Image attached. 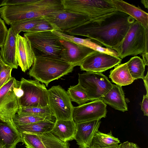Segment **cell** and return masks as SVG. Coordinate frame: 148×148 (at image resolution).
Masks as SVG:
<instances>
[{
    "label": "cell",
    "mask_w": 148,
    "mask_h": 148,
    "mask_svg": "<svg viewBox=\"0 0 148 148\" xmlns=\"http://www.w3.org/2000/svg\"><path fill=\"white\" fill-rule=\"evenodd\" d=\"M136 20L116 11L110 14L90 21L64 33L88 37L112 49L118 45Z\"/></svg>",
    "instance_id": "6da1fadb"
},
{
    "label": "cell",
    "mask_w": 148,
    "mask_h": 148,
    "mask_svg": "<svg viewBox=\"0 0 148 148\" xmlns=\"http://www.w3.org/2000/svg\"><path fill=\"white\" fill-rule=\"evenodd\" d=\"M64 10L61 0H6L0 16L10 25Z\"/></svg>",
    "instance_id": "7a4b0ae2"
},
{
    "label": "cell",
    "mask_w": 148,
    "mask_h": 148,
    "mask_svg": "<svg viewBox=\"0 0 148 148\" xmlns=\"http://www.w3.org/2000/svg\"><path fill=\"white\" fill-rule=\"evenodd\" d=\"M17 113L20 115H30L46 119L55 117L49 105L44 107H19Z\"/></svg>",
    "instance_id": "83f0119b"
},
{
    "label": "cell",
    "mask_w": 148,
    "mask_h": 148,
    "mask_svg": "<svg viewBox=\"0 0 148 148\" xmlns=\"http://www.w3.org/2000/svg\"><path fill=\"white\" fill-rule=\"evenodd\" d=\"M17 35L10 28L8 29L5 43L0 50V56L2 61L12 69H17L18 66L16 56Z\"/></svg>",
    "instance_id": "ac0fdd59"
},
{
    "label": "cell",
    "mask_w": 148,
    "mask_h": 148,
    "mask_svg": "<svg viewBox=\"0 0 148 148\" xmlns=\"http://www.w3.org/2000/svg\"><path fill=\"white\" fill-rule=\"evenodd\" d=\"M15 79L12 77L0 88V121L18 131L13 121V118L19 108L18 100L13 90Z\"/></svg>",
    "instance_id": "30bf717a"
},
{
    "label": "cell",
    "mask_w": 148,
    "mask_h": 148,
    "mask_svg": "<svg viewBox=\"0 0 148 148\" xmlns=\"http://www.w3.org/2000/svg\"><path fill=\"white\" fill-rule=\"evenodd\" d=\"M56 120L55 118L45 120L33 123L16 126L20 133L27 132L34 134H42L51 132L54 126Z\"/></svg>",
    "instance_id": "d4e9b609"
},
{
    "label": "cell",
    "mask_w": 148,
    "mask_h": 148,
    "mask_svg": "<svg viewBox=\"0 0 148 148\" xmlns=\"http://www.w3.org/2000/svg\"><path fill=\"white\" fill-rule=\"evenodd\" d=\"M5 0H0V7L3 6Z\"/></svg>",
    "instance_id": "b9f144b4"
},
{
    "label": "cell",
    "mask_w": 148,
    "mask_h": 148,
    "mask_svg": "<svg viewBox=\"0 0 148 148\" xmlns=\"http://www.w3.org/2000/svg\"><path fill=\"white\" fill-rule=\"evenodd\" d=\"M144 82V85L146 91V94L148 95V72L143 79Z\"/></svg>",
    "instance_id": "d590c367"
},
{
    "label": "cell",
    "mask_w": 148,
    "mask_h": 148,
    "mask_svg": "<svg viewBox=\"0 0 148 148\" xmlns=\"http://www.w3.org/2000/svg\"><path fill=\"white\" fill-rule=\"evenodd\" d=\"M2 62V60L0 56V71L1 68V63Z\"/></svg>",
    "instance_id": "7bdbcfd3"
},
{
    "label": "cell",
    "mask_w": 148,
    "mask_h": 148,
    "mask_svg": "<svg viewBox=\"0 0 148 148\" xmlns=\"http://www.w3.org/2000/svg\"><path fill=\"white\" fill-rule=\"evenodd\" d=\"M65 10L86 15L91 20L110 14L116 10L111 0H61Z\"/></svg>",
    "instance_id": "5b68a950"
},
{
    "label": "cell",
    "mask_w": 148,
    "mask_h": 148,
    "mask_svg": "<svg viewBox=\"0 0 148 148\" xmlns=\"http://www.w3.org/2000/svg\"><path fill=\"white\" fill-rule=\"evenodd\" d=\"M120 143L119 139L113 136L111 131L106 134L98 130L93 137L91 147L103 148L116 145Z\"/></svg>",
    "instance_id": "484cf974"
},
{
    "label": "cell",
    "mask_w": 148,
    "mask_h": 148,
    "mask_svg": "<svg viewBox=\"0 0 148 148\" xmlns=\"http://www.w3.org/2000/svg\"><path fill=\"white\" fill-rule=\"evenodd\" d=\"M52 32L62 39L71 42L75 44L84 46L90 48L94 51L105 53L116 57H118L117 52L114 50L101 47L97 43L93 42L89 38H82L66 34L57 31Z\"/></svg>",
    "instance_id": "7402d4cb"
},
{
    "label": "cell",
    "mask_w": 148,
    "mask_h": 148,
    "mask_svg": "<svg viewBox=\"0 0 148 148\" xmlns=\"http://www.w3.org/2000/svg\"><path fill=\"white\" fill-rule=\"evenodd\" d=\"M148 28L135 20L130 26L124 38L112 49L121 59L130 56L148 53Z\"/></svg>",
    "instance_id": "277c9868"
},
{
    "label": "cell",
    "mask_w": 148,
    "mask_h": 148,
    "mask_svg": "<svg viewBox=\"0 0 148 148\" xmlns=\"http://www.w3.org/2000/svg\"><path fill=\"white\" fill-rule=\"evenodd\" d=\"M129 142L128 141L121 143V148H129Z\"/></svg>",
    "instance_id": "f35d334b"
},
{
    "label": "cell",
    "mask_w": 148,
    "mask_h": 148,
    "mask_svg": "<svg viewBox=\"0 0 148 148\" xmlns=\"http://www.w3.org/2000/svg\"><path fill=\"white\" fill-rule=\"evenodd\" d=\"M107 105L101 100H95L76 107H74L72 119L80 123L105 118Z\"/></svg>",
    "instance_id": "7c38bea8"
},
{
    "label": "cell",
    "mask_w": 148,
    "mask_h": 148,
    "mask_svg": "<svg viewBox=\"0 0 148 148\" xmlns=\"http://www.w3.org/2000/svg\"><path fill=\"white\" fill-rule=\"evenodd\" d=\"M116 10L126 14L148 28V14L139 8L121 0H111Z\"/></svg>",
    "instance_id": "ffe728a7"
},
{
    "label": "cell",
    "mask_w": 148,
    "mask_h": 148,
    "mask_svg": "<svg viewBox=\"0 0 148 148\" xmlns=\"http://www.w3.org/2000/svg\"><path fill=\"white\" fill-rule=\"evenodd\" d=\"M8 29L4 22L0 18V48L4 44L8 34Z\"/></svg>",
    "instance_id": "836d02e7"
},
{
    "label": "cell",
    "mask_w": 148,
    "mask_h": 148,
    "mask_svg": "<svg viewBox=\"0 0 148 148\" xmlns=\"http://www.w3.org/2000/svg\"><path fill=\"white\" fill-rule=\"evenodd\" d=\"M53 30H55V29L52 25L42 17V19L28 32L36 33Z\"/></svg>",
    "instance_id": "d6a6232c"
},
{
    "label": "cell",
    "mask_w": 148,
    "mask_h": 148,
    "mask_svg": "<svg viewBox=\"0 0 148 148\" xmlns=\"http://www.w3.org/2000/svg\"><path fill=\"white\" fill-rule=\"evenodd\" d=\"M60 41L63 47L60 58L75 66H79L88 56L96 51L65 40L62 39Z\"/></svg>",
    "instance_id": "9a60e30c"
},
{
    "label": "cell",
    "mask_w": 148,
    "mask_h": 148,
    "mask_svg": "<svg viewBox=\"0 0 148 148\" xmlns=\"http://www.w3.org/2000/svg\"><path fill=\"white\" fill-rule=\"evenodd\" d=\"M101 119L76 123L77 130L75 140L79 148H89L92 145L93 137L99 130Z\"/></svg>",
    "instance_id": "e0dca14e"
},
{
    "label": "cell",
    "mask_w": 148,
    "mask_h": 148,
    "mask_svg": "<svg viewBox=\"0 0 148 148\" xmlns=\"http://www.w3.org/2000/svg\"><path fill=\"white\" fill-rule=\"evenodd\" d=\"M75 67L59 58L35 55L28 74L48 87L51 81L71 72Z\"/></svg>",
    "instance_id": "3957f363"
},
{
    "label": "cell",
    "mask_w": 148,
    "mask_h": 148,
    "mask_svg": "<svg viewBox=\"0 0 148 148\" xmlns=\"http://www.w3.org/2000/svg\"><path fill=\"white\" fill-rule=\"evenodd\" d=\"M78 84L91 101L101 99L111 89L113 84L102 73L84 72L78 74Z\"/></svg>",
    "instance_id": "52a82bcc"
},
{
    "label": "cell",
    "mask_w": 148,
    "mask_h": 148,
    "mask_svg": "<svg viewBox=\"0 0 148 148\" xmlns=\"http://www.w3.org/2000/svg\"><path fill=\"white\" fill-rule=\"evenodd\" d=\"M114 67V69L110 71L109 77L116 85L121 86L128 85L135 80L129 71L126 62Z\"/></svg>",
    "instance_id": "cb8c5ba5"
},
{
    "label": "cell",
    "mask_w": 148,
    "mask_h": 148,
    "mask_svg": "<svg viewBox=\"0 0 148 148\" xmlns=\"http://www.w3.org/2000/svg\"><path fill=\"white\" fill-rule=\"evenodd\" d=\"M121 61L119 57L96 51L88 56L79 66L82 71L101 73L120 64Z\"/></svg>",
    "instance_id": "4fadbf2b"
},
{
    "label": "cell",
    "mask_w": 148,
    "mask_h": 148,
    "mask_svg": "<svg viewBox=\"0 0 148 148\" xmlns=\"http://www.w3.org/2000/svg\"><path fill=\"white\" fill-rule=\"evenodd\" d=\"M126 63L129 71L135 80L144 77L145 65L142 59L135 56Z\"/></svg>",
    "instance_id": "4316f807"
},
{
    "label": "cell",
    "mask_w": 148,
    "mask_h": 148,
    "mask_svg": "<svg viewBox=\"0 0 148 148\" xmlns=\"http://www.w3.org/2000/svg\"><path fill=\"white\" fill-rule=\"evenodd\" d=\"M142 3L144 5L145 8H148V1L147 0H143L141 1Z\"/></svg>",
    "instance_id": "ab89813d"
},
{
    "label": "cell",
    "mask_w": 148,
    "mask_h": 148,
    "mask_svg": "<svg viewBox=\"0 0 148 148\" xmlns=\"http://www.w3.org/2000/svg\"><path fill=\"white\" fill-rule=\"evenodd\" d=\"M48 105L56 120H73L74 106L66 91L59 85L48 90Z\"/></svg>",
    "instance_id": "9c48e42d"
},
{
    "label": "cell",
    "mask_w": 148,
    "mask_h": 148,
    "mask_svg": "<svg viewBox=\"0 0 148 148\" xmlns=\"http://www.w3.org/2000/svg\"><path fill=\"white\" fill-rule=\"evenodd\" d=\"M67 92L71 101L75 102L79 106L90 101L86 92L78 83L75 86H70Z\"/></svg>",
    "instance_id": "f1b7e54d"
},
{
    "label": "cell",
    "mask_w": 148,
    "mask_h": 148,
    "mask_svg": "<svg viewBox=\"0 0 148 148\" xmlns=\"http://www.w3.org/2000/svg\"><path fill=\"white\" fill-rule=\"evenodd\" d=\"M24 36L29 41L33 48L42 53V55L60 58L63 48L60 41L62 39L52 31L26 32L24 34Z\"/></svg>",
    "instance_id": "ba28073f"
},
{
    "label": "cell",
    "mask_w": 148,
    "mask_h": 148,
    "mask_svg": "<svg viewBox=\"0 0 148 148\" xmlns=\"http://www.w3.org/2000/svg\"><path fill=\"white\" fill-rule=\"evenodd\" d=\"M21 86L24 94L19 100V107H44L48 105V90L36 80L22 78Z\"/></svg>",
    "instance_id": "8992f818"
},
{
    "label": "cell",
    "mask_w": 148,
    "mask_h": 148,
    "mask_svg": "<svg viewBox=\"0 0 148 148\" xmlns=\"http://www.w3.org/2000/svg\"><path fill=\"white\" fill-rule=\"evenodd\" d=\"M0 148H3L0 145Z\"/></svg>",
    "instance_id": "ee69618b"
},
{
    "label": "cell",
    "mask_w": 148,
    "mask_h": 148,
    "mask_svg": "<svg viewBox=\"0 0 148 148\" xmlns=\"http://www.w3.org/2000/svg\"><path fill=\"white\" fill-rule=\"evenodd\" d=\"M46 119L38 116L27 115H20L16 114L13 118V121L15 125H23L33 123L47 119Z\"/></svg>",
    "instance_id": "4dcf8cb0"
},
{
    "label": "cell",
    "mask_w": 148,
    "mask_h": 148,
    "mask_svg": "<svg viewBox=\"0 0 148 148\" xmlns=\"http://www.w3.org/2000/svg\"><path fill=\"white\" fill-rule=\"evenodd\" d=\"M106 104L123 112L128 110L122 86L113 84L112 88L100 99Z\"/></svg>",
    "instance_id": "d6986e66"
},
{
    "label": "cell",
    "mask_w": 148,
    "mask_h": 148,
    "mask_svg": "<svg viewBox=\"0 0 148 148\" xmlns=\"http://www.w3.org/2000/svg\"><path fill=\"white\" fill-rule=\"evenodd\" d=\"M76 130V123L73 119L58 120L51 132L60 140L68 142L75 140Z\"/></svg>",
    "instance_id": "44dd1931"
},
{
    "label": "cell",
    "mask_w": 148,
    "mask_h": 148,
    "mask_svg": "<svg viewBox=\"0 0 148 148\" xmlns=\"http://www.w3.org/2000/svg\"><path fill=\"white\" fill-rule=\"evenodd\" d=\"M43 18L52 25L55 31L63 33L92 21L86 15L65 10Z\"/></svg>",
    "instance_id": "8fae6325"
},
{
    "label": "cell",
    "mask_w": 148,
    "mask_h": 148,
    "mask_svg": "<svg viewBox=\"0 0 148 148\" xmlns=\"http://www.w3.org/2000/svg\"><path fill=\"white\" fill-rule=\"evenodd\" d=\"M143 57V60L145 66L148 65V53H146L142 55Z\"/></svg>",
    "instance_id": "8d00e7d4"
},
{
    "label": "cell",
    "mask_w": 148,
    "mask_h": 148,
    "mask_svg": "<svg viewBox=\"0 0 148 148\" xmlns=\"http://www.w3.org/2000/svg\"><path fill=\"white\" fill-rule=\"evenodd\" d=\"M129 148H140L137 144L129 142Z\"/></svg>",
    "instance_id": "74e56055"
},
{
    "label": "cell",
    "mask_w": 148,
    "mask_h": 148,
    "mask_svg": "<svg viewBox=\"0 0 148 148\" xmlns=\"http://www.w3.org/2000/svg\"><path fill=\"white\" fill-rule=\"evenodd\" d=\"M20 134L26 148H70L68 142L60 140L51 132L42 134L24 132Z\"/></svg>",
    "instance_id": "5bb4252c"
},
{
    "label": "cell",
    "mask_w": 148,
    "mask_h": 148,
    "mask_svg": "<svg viewBox=\"0 0 148 148\" xmlns=\"http://www.w3.org/2000/svg\"><path fill=\"white\" fill-rule=\"evenodd\" d=\"M22 142L20 134L7 124L0 123V145L3 148H16Z\"/></svg>",
    "instance_id": "603a6c76"
},
{
    "label": "cell",
    "mask_w": 148,
    "mask_h": 148,
    "mask_svg": "<svg viewBox=\"0 0 148 148\" xmlns=\"http://www.w3.org/2000/svg\"><path fill=\"white\" fill-rule=\"evenodd\" d=\"M121 143L120 144H118L117 145L114 146H111L110 147H107L106 148H121ZM89 148H95L92 147H89Z\"/></svg>",
    "instance_id": "60d3db41"
},
{
    "label": "cell",
    "mask_w": 148,
    "mask_h": 148,
    "mask_svg": "<svg viewBox=\"0 0 148 148\" xmlns=\"http://www.w3.org/2000/svg\"><path fill=\"white\" fill-rule=\"evenodd\" d=\"M12 69L2 60L0 71V88L8 82L12 77L11 72Z\"/></svg>",
    "instance_id": "1f68e13d"
},
{
    "label": "cell",
    "mask_w": 148,
    "mask_h": 148,
    "mask_svg": "<svg viewBox=\"0 0 148 148\" xmlns=\"http://www.w3.org/2000/svg\"><path fill=\"white\" fill-rule=\"evenodd\" d=\"M42 18H34L12 24L10 25V28L16 35L19 34L21 32H29Z\"/></svg>",
    "instance_id": "f546056e"
},
{
    "label": "cell",
    "mask_w": 148,
    "mask_h": 148,
    "mask_svg": "<svg viewBox=\"0 0 148 148\" xmlns=\"http://www.w3.org/2000/svg\"><path fill=\"white\" fill-rule=\"evenodd\" d=\"M141 110L144 113V115L148 116V95H144L141 104Z\"/></svg>",
    "instance_id": "e575fe53"
},
{
    "label": "cell",
    "mask_w": 148,
    "mask_h": 148,
    "mask_svg": "<svg viewBox=\"0 0 148 148\" xmlns=\"http://www.w3.org/2000/svg\"><path fill=\"white\" fill-rule=\"evenodd\" d=\"M35 54L29 41L17 34L16 39V56L18 65L25 72L32 66Z\"/></svg>",
    "instance_id": "2e32d148"
}]
</instances>
